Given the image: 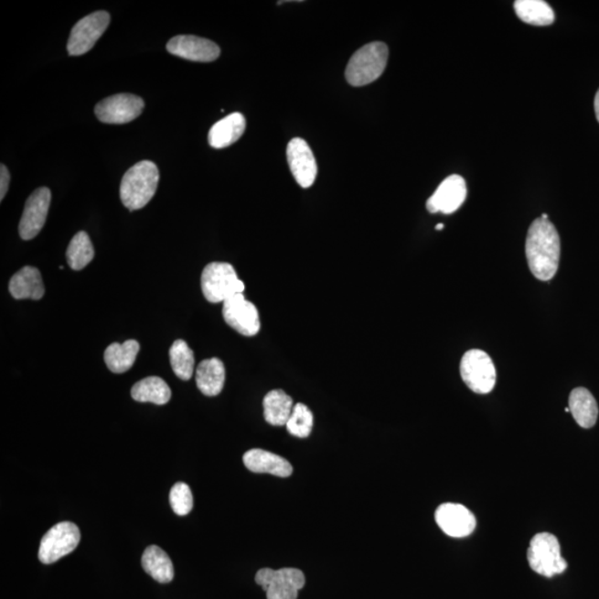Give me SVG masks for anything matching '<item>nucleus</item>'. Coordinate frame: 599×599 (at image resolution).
<instances>
[{
	"mask_svg": "<svg viewBox=\"0 0 599 599\" xmlns=\"http://www.w3.org/2000/svg\"><path fill=\"white\" fill-rule=\"evenodd\" d=\"M525 251L530 273L536 279H553L561 258V239L553 223L536 219L529 229Z\"/></svg>",
	"mask_w": 599,
	"mask_h": 599,
	"instance_id": "nucleus-1",
	"label": "nucleus"
},
{
	"mask_svg": "<svg viewBox=\"0 0 599 599\" xmlns=\"http://www.w3.org/2000/svg\"><path fill=\"white\" fill-rule=\"evenodd\" d=\"M158 166L151 161L135 164L124 174L120 199L130 211L142 209L153 199L159 182Z\"/></svg>",
	"mask_w": 599,
	"mask_h": 599,
	"instance_id": "nucleus-2",
	"label": "nucleus"
},
{
	"mask_svg": "<svg viewBox=\"0 0 599 599\" xmlns=\"http://www.w3.org/2000/svg\"><path fill=\"white\" fill-rule=\"evenodd\" d=\"M389 48L384 43H374L363 46L348 61L346 78L354 87L369 85L379 80L387 67Z\"/></svg>",
	"mask_w": 599,
	"mask_h": 599,
	"instance_id": "nucleus-3",
	"label": "nucleus"
},
{
	"mask_svg": "<svg viewBox=\"0 0 599 599\" xmlns=\"http://www.w3.org/2000/svg\"><path fill=\"white\" fill-rule=\"evenodd\" d=\"M201 289L208 301L219 304L233 295L243 294L246 285L238 278L230 263L212 262L202 271Z\"/></svg>",
	"mask_w": 599,
	"mask_h": 599,
	"instance_id": "nucleus-4",
	"label": "nucleus"
},
{
	"mask_svg": "<svg viewBox=\"0 0 599 599\" xmlns=\"http://www.w3.org/2000/svg\"><path fill=\"white\" fill-rule=\"evenodd\" d=\"M528 561L530 569L545 577L562 574L569 566L561 554L559 540L550 533L534 536L530 540Z\"/></svg>",
	"mask_w": 599,
	"mask_h": 599,
	"instance_id": "nucleus-5",
	"label": "nucleus"
},
{
	"mask_svg": "<svg viewBox=\"0 0 599 599\" xmlns=\"http://www.w3.org/2000/svg\"><path fill=\"white\" fill-rule=\"evenodd\" d=\"M460 372L467 388L477 394L492 392L497 384V369L492 358L481 350H470L463 356Z\"/></svg>",
	"mask_w": 599,
	"mask_h": 599,
	"instance_id": "nucleus-6",
	"label": "nucleus"
},
{
	"mask_svg": "<svg viewBox=\"0 0 599 599\" xmlns=\"http://www.w3.org/2000/svg\"><path fill=\"white\" fill-rule=\"evenodd\" d=\"M80 541V530L71 522L56 524L44 535L39 546V561L49 565L70 554Z\"/></svg>",
	"mask_w": 599,
	"mask_h": 599,
	"instance_id": "nucleus-7",
	"label": "nucleus"
},
{
	"mask_svg": "<svg viewBox=\"0 0 599 599\" xmlns=\"http://www.w3.org/2000/svg\"><path fill=\"white\" fill-rule=\"evenodd\" d=\"M255 582L267 592L268 599H296L305 585V576L298 569H262L255 575Z\"/></svg>",
	"mask_w": 599,
	"mask_h": 599,
	"instance_id": "nucleus-8",
	"label": "nucleus"
},
{
	"mask_svg": "<svg viewBox=\"0 0 599 599\" xmlns=\"http://www.w3.org/2000/svg\"><path fill=\"white\" fill-rule=\"evenodd\" d=\"M111 23V15L107 12H96L86 16L71 30L67 49L70 56H81L88 53L96 45Z\"/></svg>",
	"mask_w": 599,
	"mask_h": 599,
	"instance_id": "nucleus-9",
	"label": "nucleus"
},
{
	"mask_svg": "<svg viewBox=\"0 0 599 599\" xmlns=\"http://www.w3.org/2000/svg\"><path fill=\"white\" fill-rule=\"evenodd\" d=\"M144 108V102L142 98L132 93H118L99 102L95 112L102 123L123 124L138 118Z\"/></svg>",
	"mask_w": 599,
	"mask_h": 599,
	"instance_id": "nucleus-10",
	"label": "nucleus"
},
{
	"mask_svg": "<svg viewBox=\"0 0 599 599\" xmlns=\"http://www.w3.org/2000/svg\"><path fill=\"white\" fill-rule=\"evenodd\" d=\"M222 315L227 325L244 337L258 335L262 327L257 307L244 298L243 294L223 302Z\"/></svg>",
	"mask_w": 599,
	"mask_h": 599,
	"instance_id": "nucleus-11",
	"label": "nucleus"
},
{
	"mask_svg": "<svg viewBox=\"0 0 599 599\" xmlns=\"http://www.w3.org/2000/svg\"><path fill=\"white\" fill-rule=\"evenodd\" d=\"M439 528L451 538L463 539L470 536L476 528V519L465 505L445 503L435 512Z\"/></svg>",
	"mask_w": 599,
	"mask_h": 599,
	"instance_id": "nucleus-12",
	"label": "nucleus"
},
{
	"mask_svg": "<svg viewBox=\"0 0 599 599\" xmlns=\"http://www.w3.org/2000/svg\"><path fill=\"white\" fill-rule=\"evenodd\" d=\"M51 192L48 187H39L26 202L19 223V234L24 240L34 239L45 226L48 216Z\"/></svg>",
	"mask_w": 599,
	"mask_h": 599,
	"instance_id": "nucleus-13",
	"label": "nucleus"
},
{
	"mask_svg": "<svg viewBox=\"0 0 599 599\" xmlns=\"http://www.w3.org/2000/svg\"><path fill=\"white\" fill-rule=\"evenodd\" d=\"M286 158L291 173L302 187H310L315 184L317 176V165L314 153L302 138L291 140L286 148Z\"/></svg>",
	"mask_w": 599,
	"mask_h": 599,
	"instance_id": "nucleus-14",
	"label": "nucleus"
},
{
	"mask_svg": "<svg viewBox=\"0 0 599 599\" xmlns=\"http://www.w3.org/2000/svg\"><path fill=\"white\" fill-rule=\"evenodd\" d=\"M467 196L466 182L463 176L452 175L442 182L434 195L426 202L431 213L442 212L451 215L460 209Z\"/></svg>",
	"mask_w": 599,
	"mask_h": 599,
	"instance_id": "nucleus-15",
	"label": "nucleus"
},
{
	"mask_svg": "<svg viewBox=\"0 0 599 599\" xmlns=\"http://www.w3.org/2000/svg\"><path fill=\"white\" fill-rule=\"evenodd\" d=\"M166 50L180 59L198 62L215 61L221 53L213 41L196 36H176L166 44Z\"/></svg>",
	"mask_w": 599,
	"mask_h": 599,
	"instance_id": "nucleus-16",
	"label": "nucleus"
},
{
	"mask_svg": "<svg viewBox=\"0 0 599 599\" xmlns=\"http://www.w3.org/2000/svg\"><path fill=\"white\" fill-rule=\"evenodd\" d=\"M247 123L242 113L233 112L213 124L208 134L212 148L222 149L236 144L246 132Z\"/></svg>",
	"mask_w": 599,
	"mask_h": 599,
	"instance_id": "nucleus-17",
	"label": "nucleus"
},
{
	"mask_svg": "<svg viewBox=\"0 0 599 599\" xmlns=\"http://www.w3.org/2000/svg\"><path fill=\"white\" fill-rule=\"evenodd\" d=\"M244 465L253 473H268L279 477H288L294 468L285 458L273 453L253 449L243 455Z\"/></svg>",
	"mask_w": 599,
	"mask_h": 599,
	"instance_id": "nucleus-18",
	"label": "nucleus"
},
{
	"mask_svg": "<svg viewBox=\"0 0 599 599\" xmlns=\"http://www.w3.org/2000/svg\"><path fill=\"white\" fill-rule=\"evenodd\" d=\"M9 293L17 300L43 298L45 286L39 270L29 265L19 270L10 280Z\"/></svg>",
	"mask_w": 599,
	"mask_h": 599,
	"instance_id": "nucleus-19",
	"label": "nucleus"
},
{
	"mask_svg": "<svg viewBox=\"0 0 599 599\" xmlns=\"http://www.w3.org/2000/svg\"><path fill=\"white\" fill-rule=\"evenodd\" d=\"M197 387L207 397L220 394L226 381V369L217 358L203 359L196 372Z\"/></svg>",
	"mask_w": 599,
	"mask_h": 599,
	"instance_id": "nucleus-20",
	"label": "nucleus"
},
{
	"mask_svg": "<svg viewBox=\"0 0 599 599\" xmlns=\"http://www.w3.org/2000/svg\"><path fill=\"white\" fill-rule=\"evenodd\" d=\"M569 408L576 423L584 429H591L596 424L598 405L595 398L585 388H576L572 390Z\"/></svg>",
	"mask_w": 599,
	"mask_h": 599,
	"instance_id": "nucleus-21",
	"label": "nucleus"
},
{
	"mask_svg": "<svg viewBox=\"0 0 599 599\" xmlns=\"http://www.w3.org/2000/svg\"><path fill=\"white\" fill-rule=\"evenodd\" d=\"M144 570L160 584H168L175 577L173 562L159 546H149L142 559Z\"/></svg>",
	"mask_w": 599,
	"mask_h": 599,
	"instance_id": "nucleus-22",
	"label": "nucleus"
},
{
	"mask_svg": "<svg viewBox=\"0 0 599 599\" xmlns=\"http://www.w3.org/2000/svg\"><path fill=\"white\" fill-rule=\"evenodd\" d=\"M294 408L293 399L283 390H271L263 400L264 419L271 425H286Z\"/></svg>",
	"mask_w": 599,
	"mask_h": 599,
	"instance_id": "nucleus-23",
	"label": "nucleus"
},
{
	"mask_svg": "<svg viewBox=\"0 0 599 599\" xmlns=\"http://www.w3.org/2000/svg\"><path fill=\"white\" fill-rule=\"evenodd\" d=\"M132 397L138 402H150L165 405L171 399V390L163 379L149 377L134 385Z\"/></svg>",
	"mask_w": 599,
	"mask_h": 599,
	"instance_id": "nucleus-24",
	"label": "nucleus"
},
{
	"mask_svg": "<svg viewBox=\"0 0 599 599\" xmlns=\"http://www.w3.org/2000/svg\"><path fill=\"white\" fill-rule=\"evenodd\" d=\"M140 350L139 343L128 340L123 345L112 343L105 351V362L113 373H124L132 369Z\"/></svg>",
	"mask_w": 599,
	"mask_h": 599,
	"instance_id": "nucleus-25",
	"label": "nucleus"
},
{
	"mask_svg": "<svg viewBox=\"0 0 599 599\" xmlns=\"http://www.w3.org/2000/svg\"><path fill=\"white\" fill-rule=\"evenodd\" d=\"M514 9L522 22L534 26H549L554 23L553 8L543 0H517Z\"/></svg>",
	"mask_w": 599,
	"mask_h": 599,
	"instance_id": "nucleus-26",
	"label": "nucleus"
},
{
	"mask_svg": "<svg viewBox=\"0 0 599 599\" xmlns=\"http://www.w3.org/2000/svg\"><path fill=\"white\" fill-rule=\"evenodd\" d=\"M95 257V250L88 233L80 231L71 239L67 249V262L72 270L80 271L86 268Z\"/></svg>",
	"mask_w": 599,
	"mask_h": 599,
	"instance_id": "nucleus-27",
	"label": "nucleus"
},
{
	"mask_svg": "<svg viewBox=\"0 0 599 599\" xmlns=\"http://www.w3.org/2000/svg\"><path fill=\"white\" fill-rule=\"evenodd\" d=\"M169 356L171 368H173L176 377L184 380V381L190 380L195 369V356L194 351L187 345L186 341H175L170 348Z\"/></svg>",
	"mask_w": 599,
	"mask_h": 599,
	"instance_id": "nucleus-28",
	"label": "nucleus"
},
{
	"mask_svg": "<svg viewBox=\"0 0 599 599\" xmlns=\"http://www.w3.org/2000/svg\"><path fill=\"white\" fill-rule=\"evenodd\" d=\"M286 429L294 436L305 439L309 436L314 427V414L306 405L298 403L294 405L293 414H291Z\"/></svg>",
	"mask_w": 599,
	"mask_h": 599,
	"instance_id": "nucleus-29",
	"label": "nucleus"
},
{
	"mask_svg": "<svg viewBox=\"0 0 599 599\" xmlns=\"http://www.w3.org/2000/svg\"><path fill=\"white\" fill-rule=\"evenodd\" d=\"M170 505L179 517H186L194 508V497L186 483H176L170 491Z\"/></svg>",
	"mask_w": 599,
	"mask_h": 599,
	"instance_id": "nucleus-30",
	"label": "nucleus"
},
{
	"mask_svg": "<svg viewBox=\"0 0 599 599\" xmlns=\"http://www.w3.org/2000/svg\"><path fill=\"white\" fill-rule=\"evenodd\" d=\"M10 182V175L7 166L2 165L0 166V200H4L6 196Z\"/></svg>",
	"mask_w": 599,
	"mask_h": 599,
	"instance_id": "nucleus-31",
	"label": "nucleus"
},
{
	"mask_svg": "<svg viewBox=\"0 0 599 599\" xmlns=\"http://www.w3.org/2000/svg\"><path fill=\"white\" fill-rule=\"evenodd\" d=\"M594 106H595V113L599 123V91L596 93L595 102H594Z\"/></svg>",
	"mask_w": 599,
	"mask_h": 599,
	"instance_id": "nucleus-32",
	"label": "nucleus"
},
{
	"mask_svg": "<svg viewBox=\"0 0 599 599\" xmlns=\"http://www.w3.org/2000/svg\"><path fill=\"white\" fill-rule=\"evenodd\" d=\"M435 229L436 230H443V229H444V225H443V223H439Z\"/></svg>",
	"mask_w": 599,
	"mask_h": 599,
	"instance_id": "nucleus-33",
	"label": "nucleus"
},
{
	"mask_svg": "<svg viewBox=\"0 0 599 599\" xmlns=\"http://www.w3.org/2000/svg\"><path fill=\"white\" fill-rule=\"evenodd\" d=\"M540 218L544 219V220H549V216H547L546 213H544V215H541Z\"/></svg>",
	"mask_w": 599,
	"mask_h": 599,
	"instance_id": "nucleus-34",
	"label": "nucleus"
},
{
	"mask_svg": "<svg viewBox=\"0 0 599 599\" xmlns=\"http://www.w3.org/2000/svg\"><path fill=\"white\" fill-rule=\"evenodd\" d=\"M565 412L570 413V412H571L570 408H566V409H565Z\"/></svg>",
	"mask_w": 599,
	"mask_h": 599,
	"instance_id": "nucleus-35",
	"label": "nucleus"
}]
</instances>
